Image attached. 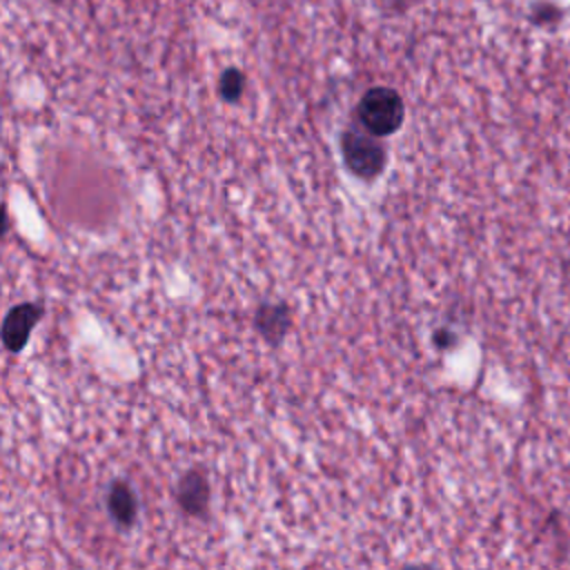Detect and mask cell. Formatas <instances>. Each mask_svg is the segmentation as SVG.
I'll return each mask as SVG.
<instances>
[{"mask_svg":"<svg viewBox=\"0 0 570 570\" xmlns=\"http://www.w3.org/2000/svg\"><path fill=\"white\" fill-rule=\"evenodd\" d=\"M376 4L383 11H403L407 7V0H376Z\"/></svg>","mask_w":570,"mask_h":570,"instance_id":"obj_9","label":"cell"},{"mask_svg":"<svg viewBox=\"0 0 570 570\" xmlns=\"http://www.w3.org/2000/svg\"><path fill=\"white\" fill-rule=\"evenodd\" d=\"M45 314L42 301H27L9 309L2 323V343L11 354L22 352V347L29 341L31 330L38 325V321Z\"/></svg>","mask_w":570,"mask_h":570,"instance_id":"obj_3","label":"cell"},{"mask_svg":"<svg viewBox=\"0 0 570 570\" xmlns=\"http://www.w3.org/2000/svg\"><path fill=\"white\" fill-rule=\"evenodd\" d=\"M432 341H434V345H436V347H441V350H448V347H452V345L456 343V336H454L450 330H445V327H439V330L432 334Z\"/></svg>","mask_w":570,"mask_h":570,"instance_id":"obj_8","label":"cell"},{"mask_svg":"<svg viewBox=\"0 0 570 570\" xmlns=\"http://www.w3.org/2000/svg\"><path fill=\"white\" fill-rule=\"evenodd\" d=\"M356 118L365 131L383 138L401 129L405 120V102L392 87H372L363 94L356 107Z\"/></svg>","mask_w":570,"mask_h":570,"instance_id":"obj_1","label":"cell"},{"mask_svg":"<svg viewBox=\"0 0 570 570\" xmlns=\"http://www.w3.org/2000/svg\"><path fill=\"white\" fill-rule=\"evenodd\" d=\"M107 508L120 528H129L138 517V497L127 481H114L107 492Z\"/></svg>","mask_w":570,"mask_h":570,"instance_id":"obj_6","label":"cell"},{"mask_svg":"<svg viewBox=\"0 0 570 570\" xmlns=\"http://www.w3.org/2000/svg\"><path fill=\"white\" fill-rule=\"evenodd\" d=\"M292 325V314L285 303H263L254 314L256 332L269 343L278 345Z\"/></svg>","mask_w":570,"mask_h":570,"instance_id":"obj_5","label":"cell"},{"mask_svg":"<svg viewBox=\"0 0 570 570\" xmlns=\"http://www.w3.org/2000/svg\"><path fill=\"white\" fill-rule=\"evenodd\" d=\"M176 501L187 514L205 517L207 508H209V483H207V479L196 470L185 472L178 479V485H176Z\"/></svg>","mask_w":570,"mask_h":570,"instance_id":"obj_4","label":"cell"},{"mask_svg":"<svg viewBox=\"0 0 570 570\" xmlns=\"http://www.w3.org/2000/svg\"><path fill=\"white\" fill-rule=\"evenodd\" d=\"M245 94V73L238 67H227L218 78V96L225 102H238Z\"/></svg>","mask_w":570,"mask_h":570,"instance_id":"obj_7","label":"cell"},{"mask_svg":"<svg viewBox=\"0 0 570 570\" xmlns=\"http://www.w3.org/2000/svg\"><path fill=\"white\" fill-rule=\"evenodd\" d=\"M370 131L345 129L341 136V154L347 169L363 180H374L387 165V149Z\"/></svg>","mask_w":570,"mask_h":570,"instance_id":"obj_2","label":"cell"}]
</instances>
